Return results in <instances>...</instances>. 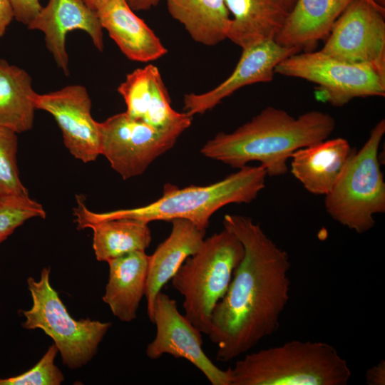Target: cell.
Returning a JSON list of instances; mask_svg holds the SVG:
<instances>
[{
	"label": "cell",
	"mask_w": 385,
	"mask_h": 385,
	"mask_svg": "<svg viewBox=\"0 0 385 385\" xmlns=\"http://www.w3.org/2000/svg\"><path fill=\"white\" fill-rule=\"evenodd\" d=\"M223 226L244 247L229 287L213 309L207 334L217 346V361L227 362L277 331L289 299L291 262L250 217L227 214Z\"/></svg>",
	"instance_id": "obj_1"
},
{
	"label": "cell",
	"mask_w": 385,
	"mask_h": 385,
	"mask_svg": "<svg viewBox=\"0 0 385 385\" xmlns=\"http://www.w3.org/2000/svg\"><path fill=\"white\" fill-rule=\"evenodd\" d=\"M335 126L334 118L325 112L310 111L295 118L267 106L233 132L217 133L200 153L237 169L257 161L267 175L281 176L287 172L294 152L327 139Z\"/></svg>",
	"instance_id": "obj_2"
},
{
	"label": "cell",
	"mask_w": 385,
	"mask_h": 385,
	"mask_svg": "<svg viewBox=\"0 0 385 385\" xmlns=\"http://www.w3.org/2000/svg\"><path fill=\"white\" fill-rule=\"evenodd\" d=\"M267 176L262 166L245 165L208 185L179 188L168 183L163 188V195L151 203L104 212L88 210L83 197L77 195L78 205L73 210L75 221L78 229H83L89 223L119 218L135 219L147 223L184 219L206 230L212 215L221 207L232 203L247 204L256 199L265 187Z\"/></svg>",
	"instance_id": "obj_3"
},
{
	"label": "cell",
	"mask_w": 385,
	"mask_h": 385,
	"mask_svg": "<svg viewBox=\"0 0 385 385\" xmlns=\"http://www.w3.org/2000/svg\"><path fill=\"white\" fill-rule=\"evenodd\" d=\"M227 371L230 385H346L351 376L332 345L309 340L247 354Z\"/></svg>",
	"instance_id": "obj_4"
},
{
	"label": "cell",
	"mask_w": 385,
	"mask_h": 385,
	"mask_svg": "<svg viewBox=\"0 0 385 385\" xmlns=\"http://www.w3.org/2000/svg\"><path fill=\"white\" fill-rule=\"evenodd\" d=\"M244 247L227 229L205 238L200 249L188 257L171 279L184 297L185 317L201 333L208 334L215 305L225 294Z\"/></svg>",
	"instance_id": "obj_5"
},
{
	"label": "cell",
	"mask_w": 385,
	"mask_h": 385,
	"mask_svg": "<svg viewBox=\"0 0 385 385\" xmlns=\"http://www.w3.org/2000/svg\"><path fill=\"white\" fill-rule=\"evenodd\" d=\"M385 133V120L377 123L358 151H354L332 190L325 195L328 215L358 234L375 225L374 215L385 212V183L379 148Z\"/></svg>",
	"instance_id": "obj_6"
},
{
	"label": "cell",
	"mask_w": 385,
	"mask_h": 385,
	"mask_svg": "<svg viewBox=\"0 0 385 385\" xmlns=\"http://www.w3.org/2000/svg\"><path fill=\"white\" fill-rule=\"evenodd\" d=\"M49 267H44L38 280L27 279L32 297L31 309L21 311L26 329H42L53 340L63 363L70 369H78L89 362L108 329L110 322L91 319H73L50 284Z\"/></svg>",
	"instance_id": "obj_7"
},
{
	"label": "cell",
	"mask_w": 385,
	"mask_h": 385,
	"mask_svg": "<svg viewBox=\"0 0 385 385\" xmlns=\"http://www.w3.org/2000/svg\"><path fill=\"white\" fill-rule=\"evenodd\" d=\"M274 72L315 83L317 98L336 107L356 98L385 96V76L369 65L344 61L321 50L292 54Z\"/></svg>",
	"instance_id": "obj_8"
},
{
	"label": "cell",
	"mask_w": 385,
	"mask_h": 385,
	"mask_svg": "<svg viewBox=\"0 0 385 385\" xmlns=\"http://www.w3.org/2000/svg\"><path fill=\"white\" fill-rule=\"evenodd\" d=\"M192 120L158 129L125 112L99 123L100 155L123 179L142 175L159 156L171 149Z\"/></svg>",
	"instance_id": "obj_9"
},
{
	"label": "cell",
	"mask_w": 385,
	"mask_h": 385,
	"mask_svg": "<svg viewBox=\"0 0 385 385\" xmlns=\"http://www.w3.org/2000/svg\"><path fill=\"white\" fill-rule=\"evenodd\" d=\"M385 10L354 0L334 23L321 51L332 57L366 64L385 76Z\"/></svg>",
	"instance_id": "obj_10"
},
{
	"label": "cell",
	"mask_w": 385,
	"mask_h": 385,
	"mask_svg": "<svg viewBox=\"0 0 385 385\" xmlns=\"http://www.w3.org/2000/svg\"><path fill=\"white\" fill-rule=\"evenodd\" d=\"M152 322L156 334L146 347V356L155 360L164 354L184 359L198 369L212 385H230L227 370L217 367L202 349L201 332L178 310L177 302L158 293Z\"/></svg>",
	"instance_id": "obj_11"
},
{
	"label": "cell",
	"mask_w": 385,
	"mask_h": 385,
	"mask_svg": "<svg viewBox=\"0 0 385 385\" xmlns=\"http://www.w3.org/2000/svg\"><path fill=\"white\" fill-rule=\"evenodd\" d=\"M36 110L50 113L61 130L70 153L83 163L100 155L98 122L91 115V100L82 85H69L57 91L34 96Z\"/></svg>",
	"instance_id": "obj_12"
},
{
	"label": "cell",
	"mask_w": 385,
	"mask_h": 385,
	"mask_svg": "<svg viewBox=\"0 0 385 385\" xmlns=\"http://www.w3.org/2000/svg\"><path fill=\"white\" fill-rule=\"evenodd\" d=\"M298 52L297 49L282 46L275 41L261 42L242 49L235 69L224 81L205 93L185 95L184 111L192 117L202 114L244 86L272 81L276 66Z\"/></svg>",
	"instance_id": "obj_13"
},
{
	"label": "cell",
	"mask_w": 385,
	"mask_h": 385,
	"mask_svg": "<svg viewBox=\"0 0 385 385\" xmlns=\"http://www.w3.org/2000/svg\"><path fill=\"white\" fill-rule=\"evenodd\" d=\"M27 27L43 33L47 50L66 76L69 75L66 46L69 32L83 31L99 51L104 48L103 29L97 14L82 0H48Z\"/></svg>",
	"instance_id": "obj_14"
},
{
	"label": "cell",
	"mask_w": 385,
	"mask_h": 385,
	"mask_svg": "<svg viewBox=\"0 0 385 385\" xmlns=\"http://www.w3.org/2000/svg\"><path fill=\"white\" fill-rule=\"evenodd\" d=\"M117 91L125 101V113L154 128H166L192 119L172 108L160 71L154 65L129 73Z\"/></svg>",
	"instance_id": "obj_15"
},
{
	"label": "cell",
	"mask_w": 385,
	"mask_h": 385,
	"mask_svg": "<svg viewBox=\"0 0 385 385\" xmlns=\"http://www.w3.org/2000/svg\"><path fill=\"white\" fill-rule=\"evenodd\" d=\"M100 23L122 53L138 62L155 61L168 50L126 0H103L95 7Z\"/></svg>",
	"instance_id": "obj_16"
},
{
	"label": "cell",
	"mask_w": 385,
	"mask_h": 385,
	"mask_svg": "<svg viewBox=\"0 0 385 385\" xmlns=\"http://www.w3.org/2000/svg\"><path fill=\"white\" fill-rule=\"evenodd\" d=\"M169 236L149 255L145 297L147 314L152 322L156 297L184 261L201 247L205 231L189 220L174 219Z\"/></svg>",
	"instance_id": "obj_17"
},
{
	"label": "cell",
	"mask_w": 385,
	"mask_h": 385,
	"mask_svg": "<svg viewBox=\"0 0 385 385\" xmlns=\"http://www.w3.org/2000/svg\"><path fill=\"white\" fill-rule=\"evenodd\" d=\"M355 150L343 138L324 140L294 152L290 172L309 192L327 195Z\"/></svg>",
	"instance_id": "obj_18"
},
{
	"label": "cell",
	"mask_w": 385,
	"mask_h": 385,
	"mask_svg": "<svg viewBox=\"0 0 385 385\" xmlns=\"http://www.w3.org/2000/svg\"><path fill=\"white\" fill-rule=\"evenodd\" d=\"M354 0H296L275 38L284 47L312 51L326 39L337 19Z\"/></svg>",
	"instance_id": "obj_19"
},
{
	"label": "cell",
	"mask_w": 385,
	"mask_h": 385,
	"mask_svg": "<svg viewBox=\"0 0 385 385\" xmlns=\"http://www.w3.org/2000/svg\"><path fill=\"white\" fill-rule=\"evenodd\" d=\"M231 17L227 38L242 49L274 41L290 11L286 0H225Z\"/></svg>",
	"instance_id": "obj_20"
},
{
	"label": "cell",
	"mask_w": 385,
	"mask_h": 385,
	"mask_svg": "<svg viewBox=\"0 0 385 385\" xmlns=\"http://www.w3.org/2000/svg\"><path fill=\"white\" fill-rule=\"evenodd\" d=\"M148 261L145 251H134L107 262L109 277L102 299L122 322H129L137 317L145 296Z\"/></svg>",
	"instance_id": "obj_21"
},
{
	"label": "cell",
	"mask_w": 385,
	"mask_h": 385,
	"mask_svg": "<svg viewBox=\"0 0 385 385\" xmlns=\"http://www.w3.org/2000/svg\"><path fill=\"white\" fill-rule=\"evenodd\" d=\"M167 7L195 41L215 46L227 38L231 17L225 0H167Z\"/></svg>",
	"instance_id": "obj_22"
},
{
	"label": "cell",
	"mask_w": 385,
	"mask_h": 385,
	"mask_svg": "<svg viewBox=\"0 0 385 385\" xmlns=\"http://www.w3.org/2000/svg\"><path fill=\"white\" fill-rule=\"evenodd\" d=\"M35 94L29 73L0 58V125L18 134L30 130L36 110Z\"/></svg>",
	"instance_id": "obj_23"
},
{
	"label": "cell",
	"mask_w": 385,
	"mask_h": 385,
	"mask_svg": "<svg viewBox=\"0 0 385 385\" xmlns=\"http://www.w3.org/2000/svg\"><path fill=\"white\" fill-rule=\"evenodd\" d=\"M93 230V248L97 260L108 262L134 251H145L152 234L148 223L119 218L87 224Z\"/></svg>",
	"instance_id": "obj_24"
},
{
	"label": "cell",
	"mask_w": 385,
	"mask_h": 385,
	"mask_svg": "<svg viewBox=\"0 0 385 385\" xmlns=\"http://www.w3.org/2000/svg\"><path fill=\"white\" fill-rule=\"evenodd\" d=\"M17 134L0 125V196H29L19 177Z\"/></svg>",
	"instance_id": "obj_25"
},
{
	"label": "cell",
	"mask_w": 385,
	"mask_h": 385,
	"mask_svg": "<svg viewBox=\"0 0 385 385\" xmlns=\"http://www.w3.org/2000/svg\"><path fill=\"white\" fill-rule=\"evenodd\" d=\"M45 217L43 206L29 196H0V243L26 220Z\"/></svg>",
	"instance_id": "obj_26"
},
{
	"label": "cell",
	"mask_w": 385,
	"mask_h": 385,
	"mask_svg": "<svg viewBox=\"0 0 385 385\" xmlns=\"http://www.w3.org/2000/svg\"><path fill=\"white\" fill-rule=\"evenodd\" d=\"M58 351L57 346L53 344L33 368L18 376L0 378V385L61 384L64 380V376L54 364Z\"/></svg>",
	"instance_id": "obj_27"
},
{
	"label": "cell",
	"mask_w": 385,
	"mask_h": 385,
	"mask_svg": "<svg viewBox=\"0 0 385 385\" xmlns=\"http://www.w3.org/2000/svg\"><path fill=\"white\" fill-rule=\"evenodd\" d=\"M10 1L14 19L26 26L42 8L39 0H10Z\"/></svg>",
	"instance_id": "obj_28"
},
{
	"label": "cell",
	"mask_w": 385,
	"mask_h": 385,
	"mask_svg": "<svg viewBox=\"0 0 385 385\" xmlns=\"http://www.w3.org/2000/svg\"><path fill=\"white\" fill-rule=\"evenodd\" d=\"M365 381L369 385L385 384V361L384 359L366 371Z\"/></svg>",
	"instance_id": "obj_29"
},
{
	"label": "cell",
	"mask_w": 385,
	"mask_h": 385,
	"mask_svg": "<svg viewBox=\"0 0 385 385\" xmlns=\"http://www.w3.org/2000/svg\"><path fill=\"white\" fill-rule=\"evenodd\" d=\"M14 19V10L10 0H0V38Z\"/></svg>",
	"instance_id": "obj_30"
},
{
	"label": "cell",
	"mask_w": 385,
	"mask_h": 385,
	"mask_svg": "<svg viewBox=\"0 0 385 385\" xmlns=\"http://www.w3.org/2000/svg\"><path fill=\"white\" fill-rule=\"evenodd\" d=\"M134 11H147L156 6L160 0H126Z\"/></svg>",
	"instance_id": "obj_31"
},
{
	"label": "cell",
	"mask_w": 385,
	"mask_h": 385,
	"mask_svg": "<svg viewBox=\"0 0 385 385\" xmlns=\"http://www.w3.org/2000/svg\"><path fill=\"white\" fill-rule=\"evenodd\" d=\"M87 6H88L93 10L95 9L96 6L103 0H82Z\"/></svg>",
	"instance_id": "obj_32"
},
{
	"label": "cell",
	"mask_w": 385,
	"mask_h": 385,
	"mask_svg": "<svg viewBox=\"0 0 385 385\" xmlns=\"http://www.w3.org/2000/svg\"><path fill=\"white\" fill-rule=\"evenodd\" d=\"M371 4L374 5V6L377 7L378 9H380L381 10H385V9L379 5H378L374 0H366Z\"/></svg>",
	"instance_id": "obj_33"
},
{
	"label": "cell",
	"mask_w": 385,
	"mask_h": 385,
	"mask_svg": "<svg viewBox=\"0 0 385 385\" xmlns=\"http://www.w3.org/2000/svg\"><path fill=\"white\" fill-rule=\"evenodd\" d=\"M287 3V5L289 8V9H291L293 6V5L294 4L296 0H286Z\"/></svg>",
	"instance_id": "obj_34"
}]
</instances>
